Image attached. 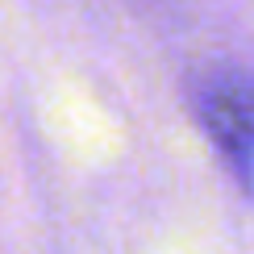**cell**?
I'll use <instances>...</instances> for the list:
<instances>
[{
  "instance_id": "obj_1",
  "label": "cell",
  "mask_w": 254,
  "mask_h": 254,
  "mask_svg": "<svg viewBox=\"0 0 254 254\" xmlns=\"http://www.w3.org/2000/svg\"><path fill=\"white\" fill-rule=\"evenodd\" d=\"M196 117L229 163L238 188L254 200V75H208L196 92Z\"/></svg>"
}]
</instances>
